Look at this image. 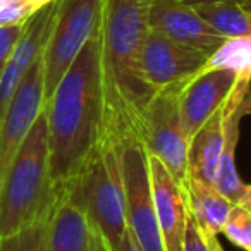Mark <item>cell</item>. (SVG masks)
Returning <instances> with one entry per match:
<instances>
[{"instance_id":"obj_1","label":"cell","mask_w":251,"mask_h":251,"mask_svg":"<svg viewBox=\"0 0 251 251\" xmlns=\"http://www.w3.org/2000/svg\"><path fill=\"white\" fill-rule=\"evenodd\" d=\"M151 0H103L100 66L103 90L101 140L121 141L136 131L138 119L155 95L141 69V53L150 31Z\"/></svg>"},{"instance_id":"obj_2","label":"cell","mask_w":251,"mask_h":251,"mask_svg":"<svg viewBox=\"0 0 251 251\" xmlns=\"http://www.w3.org/2000/svg\"><path fill=\"white\" fill-rule=\"evenodd\" d=\"M50 179L62 189L77 177L103 134L100 36L79 50L45 103Z\"/></svg>"},{"instance_id":"obj_3","label":"cell","mask_w":251,"mask_h":251,"mask_svg":"<svg viewBox=\"0 0 251 251\" xmlns=\"http://www.w3.org/2000/svg\"><path fill=\"white\" fill-rule=\"evenodd\" d=\"M59 191L49 165L45 107L33 122L0 186V237H7L52 212Z\"/></svg>"},{"instance_id":"obj_4","label":"cell","mask_w":251,"mask_h":251,"mask_svg":"<svg viewBox=\"0 0 251 251\" xmlns=\"http://www.w3.org/2000/svg\"><path fill=\"white\" fill-rule=\"evenodd\" d=\"M69 184L107 250L115 251L127 230L121 141L100 140L83 171Z\"/></svg>"},{"instance_id":"obj_5","label":"cell","mask_w":251,"mask_h":251,"mask_svg":"<svg viewBox=\"0 0 251 251\" xmlns=\"http://www.w3.org/2000/svg\"><path fill=\"white\" fill-rule=\"evenodd\" d=\"M182 83L155 91L141 112L134 131V136L141 141L147 153L157 157L181 188L188 177L189 145L179 114V93Z\"/></svg>"},{"instance_id":"obj_6","label":"cell","mask_w":251,"mask_h":251,"mask_svg":"<svg viewBox=\"0 0 251 251\" xmlns=\"http://www.w3.org/2000/svg\"><path fill=\"white\" fill-rule=\"evenodd\" d=\"M103 0H57L50 35L43 49L45 103L84 43L100 26Z\"/></svg>"},{"instance_id":"obj_7","label":"cell","mask_w":251,"mask_h":251,"mask_svg":"<svg viewBox=\"0 0 251 251\" xmlns=\"http://www.w3.org/2000/svg\"><path fill=\"white\" fill-rule=\"evenodd\" d=\"M126 222L143 251H165L155 212L148 153L134 134L121 140Z\"/></svg>"},{"instance_id":"obj_8","label":"cell","mask_w":251,"mask_h":251,"mask_svg":"<svg viewBox=\"0 0 251 251\" xmlns=\"http://www.w3.org/2000/svg\"><path fill=\"white\" fill-rule=\"evenodd\" d=\"M43 107H45V84H43V59L40 55L23 77L4 122L0 126V186Z\"/></svg>"},{"instance_id":"obj_9","label":"cell","mask_w":251,"mask_h":251,"mask_svg":"<svg viewBox=\"0 0 251 251\" xmlns=\"http://www.w3.org/2000/svg\"><path fill=\"white\" fill-rule=\"evenodd\" d=\"M239 77L236 71L230 69H208L198 71L182 83L179 93V114L188 141L215 112L224 107Z\"/></svg>"},{"instance_id":"obj_10","label":"cell","mask_w":251,"mask_h":251,"mask_svg":"<svg viewBox=\"0 0 251 251\" xmlns=\"http://www.w3.org/2000/svg\"><path fill=\"white\" fill-rule=\"evenodd\" d=\"M208 55L189 49L150 28L141 53V69L147 83L158 91L193 77Z\"/></svg>"},{"instance_id":"obj_11","label":"cell","mask_w":251,"mask_h":251,"mask_svg":"<svg viewBox=\"0 0 251 251\" xmlns=\"http://www.w3.org/2000/svg\"><path fill=\"white\" fill-rule=\"evenodd\" d=\"M148 23L155 31L208 57L227 40L182 0H151Z\"/></svg>"},{"instance_id":"obj_12","label":"cell","mask_w":251,"mask_h":251,"mask_svg":"<svg viewBox=\"0 0 251 251\" xmlns=\"http://www.w3.org/2000/svg\"><path fill=\"white\" fill-rule=\"evenodd\" d=\"M57 0L50 2L40 9L31 19L25 25L21 38L18 40L4 71L0 74V126L4 122L5 114L12 103L16 91L26 76L31 64L43 53L47 40L52 28L53 16H55Z\"/></svg>"},{"instance_id":"obj_13","label":"cell","mask_w":251,"mask_h":251,"mask_svg":"<svg viewBox=\"0 0 251 251\" xmlns=\"http://www.w3.org/2000/svg\"><path fill=\"white\" fill-rule=\"evenodd\" d=\"M45 251H108L71 184L59 189L47 229Z\"/></svg>"},{"instance_id":"obj_14","label":"cell","mask_w":251,"mask_h":251,"mask_svg":"<svg viewBox=\"0 0 251 251\" xmlns=\"http://www.w3.org/2000/svg\"><path fill=\"white\" fill-rule=\"evenodd\" d=\"M251 76H241L236 88L226 101V119H224V143L220 151L219 171L215 186L227 200L237 205L248 196V184H244L236 169V148L239 141V126L244 115L250 114L246 95Z\"/></svg>"},{"instance_id":"obj_15","label":"cell","mask_w":251,"mask_h":251,"mask_svg":"<svg viewBox=\"0 0 251 251\" xmlns=\"http://www.w3.org/2000/svg\"><path fill=\"white\" fill-rule=\"evenodd\" d=\"M148 164H150L155 212H157L164 248L165 251H182L189 217L184 191L157 157L148 155Z\"/></svg>"},{"instance_id":"obj_16","label":"cell","mask_w":251,"mask_h":251,"mask_svg":"<svg viewBox=\"0 0 251 251\" xmlns=\"http://www.w3.org/2000/svg\"><path fill=\"white\" fill-rule=\"evenodd\" d=\"M226 103L196 131L188 145V177L215 184L224 143Z\"/></svg>"},{"instance_id":"obj_17","label":"cell","mask_w":251,"mask_h":251,"mask_svg":"<svg viewBox=\"0 0 251 251\" xmlns=\"http://www.w3.org/2000/svg\"><path fill=\"white\" fill-rule=\"evenodd\" d=\"M182 191L189 215L201 229V232L215 236L222 232L234 203L227 200L215 184H208L195 177H186Z\"/></svg>"},{"instance_id":"obj_18","label":"cell","mask_w":251,"mask_h":251,"mask_svg":"<svg viewBox=\"0 0 251 251\" xmlns=\"http://www.w3.org/2000/svg\"><path fill=\"white\" fill-rule=\"evenodd\" d=\"M195 11L224 38L251 35V12L241 0H215L193 4Z\"/></svg>"},{"instance_id":"obj_19","label":"cell","mask_w":251,"mask_h":251,"mask_svg":"<svg viewBox=\"0 0 251 251\" xmlns=\"http://www.w3.org/2000/svg\"><path fill=\"white\" fill-rule=\"evenodd\" d=\"M208 69H230L239 76H251V35L227 38L200 71Z\"/></svg>"},{"instance_id":"obj_20","label":"cell","mask_w":251,"mask_h":251,"mask_svg":"<svg viewBox=\"0 0 251 251\" xmlns=\"http://www.w3.org/2000/svg\"><path fill=\"white\" fill-rule=\"evenodd\" d=\"M50 213L12 236L0 237V251H45Z\"/></svg>"},{"instance_id":"obj_21","label":"cell","mask_w":251,"mask_h":251,"mask_svg":"<svg viewBox=\"0 0 251 251\" xmlns=\"http://www.w3.org/2000/svg\"><path fill=\"white\" fill-rule=\"evenodd\" d=\"M222 232L236 246L244 251H251V208L244 203L232 206Z\"/></svg>"},{"instance_id":"obj_22","label":"cell","mask_w":251,"mask_h":251,"mask_svg":"<svg viewBox=\"0 0 251 251\" xmlns=\"http://www.w3.org/2000/svg\"><path fill=\"white\" fill-rule=\"evenodd\" d=\"M53 0H0V26L26 25Z\"/></svg>"},{"instance_id":"obj_23","label":"cell","mask_w":251,"mask_h":251,"mask_svg":"<svg viewBox=\"0 0 251 251\" xmlns=\"http://www.w3.org/2000/svg\"><path fill=\"white\" fill-rule=\"evenodd\" d=\"M25 25L19 26H0V74L4 71L12 50H14L18 40L21 38Z\"/></svg>"},{"instance_id":"obj_24","label":"cell","mask_w":251,"mask_h":251,"mask_svg":"<svg viewBox=\"0 0 251 251\" xmlns=\"http://www.w3.org/2000/svg\"><path fill=\"white\" fill-rule=\"evenodd\" d=\"M182 251H210V246L205 239V234L201 232L196 222L188 217V226L184 232V243H182Z\"/></svg>"},{"instance_id":"obj_25","label":"cell","mask_w":251,"mask_h":251,"mask_svg":"<svg viewBox=\"0 0 251 251\" xmlns=\"http://www.w3.org/2000/svg\"><path fill=\"white\" fill-rule=\"evenodd\" d=\"M115 251H143V248L140 246V243L136 241V237L133 236V232H131L129 227H127V230H126L124 237H122V241H121V244L115 248Z\"/></svg>"},{"instance_id":"obj_26","label":"cell","mask_w":251,"mask_h":251,"mask_svg":"<svg viewBox=\"0 0 251 251\" xmlns=\"http://www.w3.org/2000/svg\"><path fill=\"white\" fill-rule=\"evenodd\" d=\"M205 239L210 246V251H224L222 244H220V241L217 239L215 234H205Z\"/></svg>"},{"instance_id":"obj_27","label":"cell","mask_w":251,"mask_h":251,"mask_svg":"<svg viewBox=\"0 0 251 251\" xmlns=\"http://www.w3.org/2000/svg\"><path fill=\"white\" fill-rule=\"evenodd\" d=\"M182 2L193 5V4H201V2H215V0H182Z\"/></svg>"},{"instance_id":"obj_28","label":"cell","mask_w":251,"mask_h":251,"mask_svg":"<svg viewBox=\"0 0 251 251\" xmlns=\"http://www.w3.org/2000/svg\"><path fill=\"white\" fill-rule=\"evenodd\" d=\"M246 101H248V107H250V114H251V81H250V88H248Z\"/></svg>"},{"instance_id":"obj_29","label":"cell","mask_w":251,"mask_h":251,"mask_svg":"<svg viewBox=\"0 0 251 251\" xmlns=\"http://www.w3.org/2000/svg\"><path fill=\"white\" fill-rule=\"evenodd\" d=\"M241 4H243V5H244V7H246V9H248V11H250V12H251V0H241Z\"/></svg>"},{"instance_id":"obj_30","label":"cell","mask_w":251,"mask_h":251,"mask_svg":"<svg viewBox=\"0 0 251 251\" xmlns=\"http://www.w3.org/2000/svg\"><path fill=\"white\" fill-rule=\"evenodd\" d=\"M244 205H248V206H250V208H251V193H248V196H246V198H244Z\"/></svg>"},{"instance_id":"obj_31","label":"cell","mask_w":251,"mask_h":251,"mask_svg":"<svg viewBox=\"0 0 251 251\" xmlns=\"http://www.w3.org/2000/svg\"><path fill=\"white\" fill-rule=\"evenodd\" d=\"M248 193H251V184H248Z\"/></svg>"}]
</instances>
